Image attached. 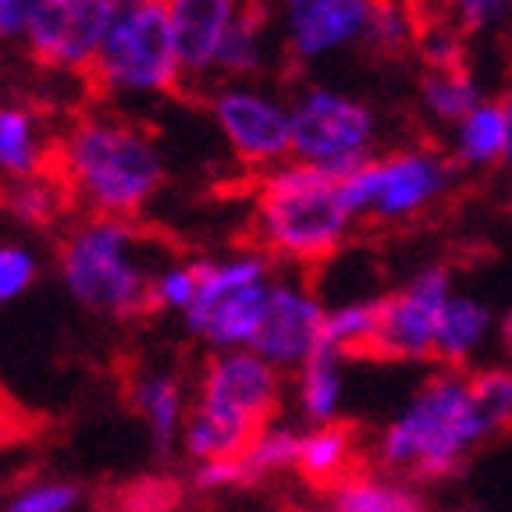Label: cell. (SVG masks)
Here are the masks:
<instances>
[{"mask_svg":"<svg viewBox=\"0 0 512 512\" xmlns=\"http://www.w3.org/2000/svg\"><path fill=\"white\" fill-rule=\"evenodd\" d=\"M200 292L185 310V324L217 352L253 349L271 303V260L260 249H246L228 260H196Z\"/></svg>","mask_w":512,"mask_h":512,"instance_id":"obj_7","label":"cell"},{"mask_svg":"<svg viewBox=\"0 0 512 512\" xmlns=\"http://www.w3.org/2000/svg\"><path fill=\"white\" fill-rule=\"evenodd\" d=\"M456 168V157H445L434 146H406L370 157L342 178L345 207L356 224H409L452 192Z\"/></svg>","mask_w":512,"mask_h":512,"instance_id":"obj_6","label":"cell"},{"mask_svg":"<svg viewBox=\"0 0 512 512\" xmlns=\"http://www.w3.org/2000/svg\"><path fill=\"white\" fill-rule=\"evenodd\" d=\"M512 8V0H441V18L459 32H480Z\"/></svg>","mask_w":512,"mask_h":512,"instance_id":"obj_34","label":"cell"},{"mask_svg":"<svg viewBox=\"0 0 512 512\" xmlns=\"http://www.w3.org/2000/svg\"><path fill=\"white\" fill-rule=\"evenodd\" d=\"M384 296L356 299L328 310L324 317V345L342 356V360H374V345L381 335Z\"/></svg>","mask_w":512,"mask_h":512,"instance_id":"obj_23","label":"cell"},{"mask_svg":"<svg viewBox=\"0 0 512 512\" xmlns=\"http://www.w3.org/2000/svg\"><path fill=\"white\" fill-rule=\"evenodd\" d=\"M196 406L260 434L274 424L281 409V370L253 349L214 352L203 367Z\"/></svg>","mask_w":512,"mask_h":512,"instance_id":"obj_11","label":"cell"},{"mask_svg":"<svg viewBox=\"0 0 512 512\" xmlns=\"http://www.w3.org/2000/svg\"><path fill=\"white\" fill-rule=\"evenodd\" d=\"M331 512H427L424 498L409 484L377 466H363L328 495Z\"/></svg>","mask_w":512,"mask_h":512,"instance_id":"obj_18","label":"cell"},{"mask_svg":"<svg viewBox=\"0 0 512 512\" xmlns=\"http://www.w3.org/2000/svg\"><path fill=\"white\" fill-rule=\"evenodd\" d=\"M342 356L331 345H320L299 367V406L313 427L335 424L342 406Z\"/></svg>","mask_w":512,"mask_h":512,"instance_id":"obj_24","label":"cell"},{"mask_svg":"<svg viewBox=\"0 0 512 512\" xmlns=\"http://www.w3.org/2000/svg\"><path fill=\"white\" fill-rule=\"evenodd\" d=\"M299 441L303 434L299 431H288L281 424H271L264 431L256 434V441L246 448V456H242V466L249 473V484H260L264 477L278 470H296V456H299Z\"/></svg>","mask_w":512,"mask_h":512,"instance_id":"obj_30","label":"cell"},{"mask_svg":"<svg viewBox=\"0 0 512 512\" xmlns=\"http://www.w3.org/2000/svg\"><path fill=\"white\" fill-rule=\"evenodd\" d=\"M509 75H512V50H509Z\"/></svg>","mask_w":512,"mask_h":512,"instance_id":"obj_41","label":"cell"},{"mask_svg":"<svg viewBox=\"0 0 512 512\" xmlns=\"http://www.w3.org/2000/svg\"><path fill=\"white\" fill-rule=\"evenodd\" d=\"M200 292V267L171 264L153 274V310H189Z\"/></svg>","mask_w":512,"mask_h":512,"instance_id":"obj_31","label":"cell"},{"mask_svg":"<svg viewBox=\"0 0 512 512\" xmlns=\"http://www.w3.org/2000/svg\"><path fill=\"white\" fill-rule=\"evenodd\" d=\"M416 11L409 0H377L367 29V50L377 57H402L416 47Z\"/></svg>","mask_w":512,"mask_h":512,"instance_id":"obj_29","label":"cell"},{"mask_svg":"<svg viewBox=\"0 0 512 512\" xmlns=\"http://www.w3.org/2000/svg\"><path fill=\"white\" fill-rule=\"evenodd\" d=\"M171 502V488L160 484V480H143L136 488L128 491L125 512H164Z\"/></svg>","mask_w":512,"mask_h":512,"instance_id":"obj_37","label":"cell"},{"mask_svg":"<svg viewBox=\"0 0 512 512\" xmlns=\"http://www.w3.org/2000/svg\"><path fill=\"white\" fill-rule=\"evenodd\" d=\"M470 406L488 438L512 431V367H477L466 370Z\"/></svg>","mask_w":512,"mask_h":512,"instance_id":"obj_28","label":"cell"},{"mask_svg":"<svg viewBox=\"0 0 512 512\" xmlns=\"http://www.w3.org/2000/svg\"><path fill=\"white\" fill-rule=\"evenodd\" d=\"M47 164H54V146L43 136L40 118L29 107H0V178L25 182L50 171Z\"/></svg>","mask_w":512,"mask_h":512,"instance_id":"obj_17","label":"cell"},{"mask_svg":"<svg viewBox=\"0 0 512 512\" xmlns=\"http://www.w3.org/2000/svg\"><path fill=\"white\" fill-rule=\"evenodd\" d=\"M502 104H505V118H509V153H505V164L512 168V93L502 96Z\"/></svg>","mask_w":512,"mask_h":512,"instance_id":"obj_39","label":"cell"},{"mask_svg":"<svg viewBox=\"0 0 512 512\" xmlns=\"http://www.w3.org/2000/svg\"><path fill=\"white\" fill-rule=\"evenodd\" d=\"M82 491L68 480H47V484H32L18 491L0 512H72L79 505Z\"/></svg>","mask_w":512,"mask_h":512,"instance_id":"obj_32","label":"cell"},{"mask_svg":"<svg viewBox=\"0 0 512 512\" xmlns=\"http://www.w3.org/2000/svg\"><path fill=\"white\" fill-rule=\"evenodd\" d=\"M256 441L253 431L246 427L224 420V416L210 413V409L196 406L189 416H185L182 427V445L192 459L200 463H214V459H242L246 448Z\"/></svg>","mask_w":512,"mask_h":512,"instance_id":"obj_25","label":"cell"},{"mask_svg":"<svg viewBox=\"0 0 512 512\" xmlns=\"http://www.w3.org/2000/svg\"><path fill=\"white\" fill-rule=\"evenodd\" d=\"M207 111L224 143L246 168L274 171L292 157V104L246 82H224L210 93Z\"/></svg>","mask_w":512,"mask_h":512,"instance_id":"obj_9","label":"cell"},{"mask_svg":"<svg viewBox=\"0 0 512 512\" xmlns=\"http://www.w3.org/2000/svg\"><path fill=\"white\" fill-rule=\"evenodd\" d=\"M374 111L328 86H310L292 104V160L345 178L374 153Z\"/></svg>","mask_w":512,"mask_h":512,"instance_id":"obj_8","label":"cell"},{"mask_svg":"<svg viewBox=\"0 0 512 512\" xmlns=\"http://www.w3.org/2000/svg\"><path fill=\"white\" fill-rule=\"evenodd\" d=\"M68 200H72V192H68V185H64V178L57 171H43L36 178H25V182H8L0 192L4 210L11 217H18V221L36 224V228L57 221V214L68 207Z\"/></svg>","mask_w":512,"mask_h":512,"instance_id":"obj_26","label":"cell"},{"mask_svg":"<svg viewBox=\"0 0 512 512\" xmlns=\"http://www.w3.org/2000/svg\"><path fill=\"white\" fill-rule=\"evenodd\" d=\"M278 512H310V509H303V505H285V509H278Z\"/></svg>","mask_w":512,"mask_h":512,"instance_id":"obj_40","label":"cell"},{"mask_svg":"<svg viewBox=\"0 0 512 512\" xmlns=\"http://www.w3.org/2000/svg\"><path fill=\"white\" fill-rule=\"evenodd\" d=\"M40 8L43 0H0V43L25 40Z\"/></svg>","mask_w":512,"mask_h":512,"instance_id":"obj_36","label":"cell"},{"mask_svg":"<svg viewBox=\"0 0 512 512\" xmlns=\"http://www.w3.org/2000/svg\"><path fill=\"white\" fill-rule=\"evenodd\" d=\"M160 4L168 11L185 79H214L217 54L235 18L246 8V0H160Z\"/></svg>","mask_w":512,"mask_h":512,"instance_id":"obj_15","label":"cell"},{"mask_svg":"<svg viewBox=\"0 0 512 512\" xmlns=\"http://www.w3.org/2000/svg\"><path fill=\"white\" fill-rule=\"evenodd\" d=\"M89 79L100 93L118 100L168 96L182 86V57L160 0H118L111 32Z\"/></svg>","mask_w":512,"mask_h":512,"instance_id":"obj_5","label":"cell"},{"mask_svg":"<svg viewBox=\"0 0 512 512\" xmlns=\"http://www.w3.org/2000/svg\"><path fill=\"white\" fill-rule=\"evenodd\" d=\"M324 317L328 310L299 281H274L267 303L264 328L256 335L253 352L274 367H303L313 352L324 345Z\"/></svg>","mask_w":512,"mask_h":512,"instance_id":"obj_14","label":"cell"},{"mask_svg":"<svg viewBox=\"0 0 512 512\" xmlns=\"http://www.w3.org/2000/svg\"><path fill=\"white\" fill-rule=\"evenodd\" d=\"M491 328H495V320H491L488 306L470 296H452L441 313L434 363L441 370H470L477 349L491 338Z\"/></svg>","mask_w":512,"mask_h":512,"instance_id":"obj_19","label":"cell"},{"mask_svg":"<svg viewBox=\"0 0 512 512\" xmlns=\"http://www.w3.org/2000/svg\"><path fill=\"white\" fill-rule=\"evenodd\" d=\"M480 441H488V434L470 406L466 370H438L381 431L374 445V466L384 473H406L420 484H434L459 473Z\"/></svg>","mask_w":512,"mask_h":512,"instance_id":"obj_3","label":"cell"},{"mask_svg":"<svg viewBox=\"0 0 512 512\" xmlns=\"http://www.w3.org/2000/svg\"><path fill=\"white\" fill-rule=\"evenodd\" d=\"M509 153V118L502 96L480 100L456 125V164L459 168H495Z\"/></svg>","mask_w":512,"mask_h":512,"instance_id":"obj_20","label":"cell"},{"mask_svg":"<svg viewBox=\"0 0 512 512\" xmlns=\"http://www.w3.org/2000/svg\"><path fill=\"white\" fill-rule=\"evenodd\" d=\"M448 299H452V281L445 267H424L402 288L388 292L370 363H434Z\"/></svg>","mask_w":512,"mask_h":512,"instance_id":"obj_10","label":"cell"},{"mask_svg":"<svg viewBox=\"0 0 512 512\" xmlns=\"http://www.w3.org/2000/svg\"><path fill=\"white\" fill-rule=\"evenodd\" d=\"M377 0H267L271 25L296 64H313L345 47L367 43Z\"/></svg>","mask_w":512,"mask_h":512,"instance_id":"obj_13","label":"cell"},{"mask_svg":"<svg viewBox=\"0 0 512 512\" xmlns=\"http://www.w3.org/2000/svg\"><path fill=\"white\" fill-rule=\"evenodd\" d=\"M132 406L150 427L157 452H171L175 441L182 438L185 416H189L182 402V384L168 374H143L132 384Z\"/></svg>","mask_w":512,"mask_h":512,"instance_id":"obj_22","label":"cell"},{"mask_svg":"<svg viewBox=\"0 0 512 512\" xmlns=\"http://www.w3.org/2000/svg\"><path fill=\"white\" fill-rule=\"evenodd\" d=\"M139 232L132 221L89 217L64 235L57 271L75 303L107 317L153 313V274L136 256Z\"/></svg>","mask_w":512,"mask_h":512,"instance_id":"obj_4","label":"cell"},{"mask_svg":"<svg viewBox=\"0 0 512 512\" xmlns=\"http://www.w3.org/2000/svg\"><path fill=\"white\" fill-rule=\"evenodd\" d=\"M495 331H498V342H502V349H505V352H512V310L505 313L502 320H498Z\"/></svg>","mask_w":512,"mask_h":512,"instance_id":"obj_38","label":"cell"},{"mask_svg":"<svg viewBox=\"0 0 512 512\" xmlns=\"http://www.w3.org/2000/svg\"><path fill=\"white\" fill-rule=\"evenodd\" d=\"M192 484L203 491H221V488H246L249 473L242 459H214V463H200L192 473Z\"/></svg>","mask_w":512,"mask_h":512,"instance_id":"obj_35","label":"cell"},{"mask_svg":"<svg viewBox=\"0 0 512 512\" xmlns=\"http://www.w3.org/2000/svg\"><path fill=\"white\" fill-rule=\"evenodd\" d=\"M356 217L342 196V178L288 160L267 171L253 196L256 249L296 267H317L342 249Z\"/></svg>","mask_w":512,"mask_h":512,"instance_id":"obj_2","label":"cell"},{"mask_svg":"<svg viewBox=\"0 0 512 512\" xmlns=\"http://www.w3.org/2000/svg\"><path fill=\"white\" fill-rule=\"evenodd\" d=\"M363 466L370 463H367V452H363V434L352 420H335V424L313 427L299 441L296 473L324 498L342 480H349L352 473H360Z\"/></svg>","mask_w":512,"mask_h":512,"instance_id":"obj_16","label":"cell"},{"mask_svg":"<svg viewBox=\"0 0 512 512\" xmlns=\"http://www.w3.org/2000/svg\"><path fill=\"white\" fill-rule=\"evenodd\" d=\"M40 260L29 246L18 242H0V303H11L36 281Z\"/></svg>","mask_w":512,"mask_h":512,"instance_id":"obj_33","label":"cell"},{"mask_svg":"<svg viewBox=\"0 0 512 512\" xmlns=\"http://www.w3.org/2000/svg\"><path fill=\"white\" fill-rule=\"evenodd\" d=\"M267 36H271V11L267 0H246L242 15L235 18L221 54H217V72L224 79H249L267 64Z\"/></svg>","mask_w":512,"mask_h":512,"instance_id":"obj_21","label":"cell"},{"mask_svg":"<svg viewBox=\"0 0 512 512\" xmlns=\"http://www.w3.org/2000/svg\"><path fill=\"white\" fill-rule=\"evenodd\" d=\"M420 100H424L431 118L445 121V125H459L480 104V93L473 86L470 68H424L420 72Z\"/></svg>","mask_w":512,"mask_h":512,"instance_id":"obj_27","label":"cell"},{"mask_svg":"<svg viewBox=\"0 0 512 512\" xmlns=\"http://www.w3.org/2000/svg\"><path fill=\"white\" fill-rule=\"evenodd\" d=\"M54 171L93 217L128 221L160 192L168 164L143 125L118 114H82L54 143Z\"/></svg>","mask_w":512,"mask_h":512,"instance_id":"obj_1","label":"cell"},{"mask_svg":"<svg viewBox=\"0 0 512 512\" xmlns=\"http://www.w3.org/2000/svg\"><path fill=\"white\" fill-rule=\"evenodd\" d=\"M118 0H43L25 47L50 72L89 75L111 32Z\"/></svg>","mask_w":512,"mask_h":512,"instance_id":"obj_12","label":"cell"}]
</instances>
